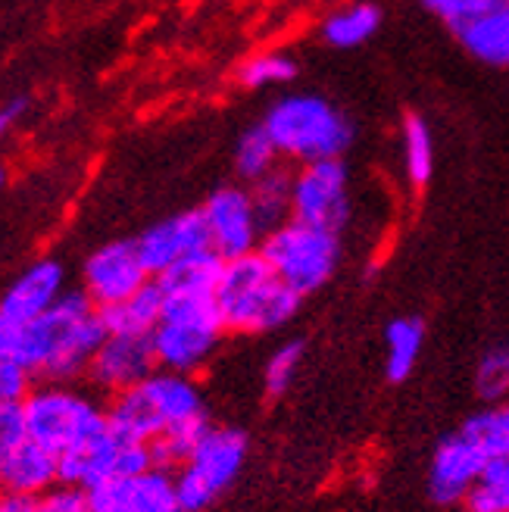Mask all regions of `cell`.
Listing matches in <instances>:
<instances>
[{"label": "cell", "instance_id": "14", "mask_svg": "<svg viewBox=\"0 0 509 512\" xmlns=\"http://www.w3.org/2000/svg\"><path fill=\"white\" fill-rule=\"evenodd\" d=\"M485 469H488V456L481 453L463 431L450 434L447 441L438 444L435 456H431V469H428L431 500L441 506L463 503Z\"/></svg>", "mask_w": 509, "mask_h": 512}, {"label": "cell", "instance_id": "38", "mask_svg": "<svg viewBox=\"0 0 509 512\" xmlns=\"http://www.w3.org/2000/svg\"><path fill=\"white\" fill-rule=\"evenodd\" d=\"M463 4H466V0H422V7H425L431 16L444 19V22H450L456 13H460V10H463Z\"/></svg>", "mask_w": 509, "mask_h": 512}, {"label": "cell", "instance_id": "21", "mask_svg": "<svg viewBox=\"0 0 509 512\" xmlns=\"http://www.w3.org/2000/svg\"><path fill=\"white\" fill-rule=\"evenodd\" d=\"M225 260L213 250H197L188 253L185 260L172 263L166 272H160L154 281L166 297H182V294H216V285L222 278Z\"/></svg>", "mask_w": 509, "mask_h": 512}, {"label": "cell", "instance_id": "30", "mask_svg": "<svg viewBox=\"0 0 509 512\" xmlns=\"http://www.w3.org/2000/svg\"><path fill=\"white\" fill-rule=\"evenodd\" d=\"M463 506L466 512H509V456L488 463Z\"/></svg>", "mask_w": 509, "mask_h": 512}, {"label": "cell", "instance_id": "26", "mask_svg": "<svg viewBox=\"0 0 509 512\" xmlns=\"http://www.w3.org/2000/svg\"><path fill=\"white\" fill-rule=\"evenodd\" d=\"M250 200L263 225V235L272 232L275 225L291 219V175L275 166L272 172L257 178V182H250Z\"/></svg>", "mask_w": 509, "mask_h": 512}, {"label": "cell", "instance_id": "4", "mask_svg": "<svg viewBox=\"0 0 509 512\" xmlns=\"http://www.w3.org/2000/svg\"><path fill=\"white\" fill-rule=\"evenodd\" d=\"M225 335L216 306V294H182L166 297L163 319L154 328L157 366L169 372L191 375L210 360Z\"/></svg>", "mask_w": 509, "mask_h": 512}, {"label": "cell", "instance_id": "29", "mask_svg": "<svg viewBox=\"0 0 509 512\" xmlns=\"http://www.w3.org/2000/svg\"><path fill=\"white\" fill-rule=\"evenodd\" d=\"M294 79H297V63H294V57L282 54V50H266V54H253L238 69V82L244 88H250V91L288 85Z\"/></svg>", "mask_w": 509, "mask_h": 512}, {"label": "cell", "instance_id": "17", "mask_svg": "<svg viewBox=\"0 0 509 512\" xmlns=\"http://www.w3.org/2000/svg\"><path fill=\"white\" fill-rule=\"evenodd\" d=\"M60 294H63V266L57 260H41L25 269L7 288V294L0 297V313L25 325L47 313L60 300Z\"/></svg>", "mask_w": 509, "mask_h": 512}, {"label": "cell", "instance_id": "34", "mask_svg": "<svg viewBox=\"0 0 509 512\" xmlns=\"http://www.w3.org/2000/svg\"><path fill=\"white\" fill-rule=\"evenodd\" d=\"M32 391V372L13 360H0V403H22Z\"/></svg>", "mask_w": 509, "mask_h": 512}, {"label": "cell", "instance_id": "27", "mask_svg": "<svg viewBox=\"0 0 509 512\" xmlns=\"http://www.w3.org/2000/svg\"><path fill=\"white\" fill-rule=\"evenodd\" d=\"M460 431L488 456V463L509 456V406L481 409V413H475L463 422Z\"/></svg>", "mask_w": 509, "mask_h": 512}, {"label": "cell", "instance_id": "23", "mask_svg": "<svg viewBox=\"0 0 509 512\" xmlns=\"http://www.w3.org/2000/svg\"><path fill=\"white\" fill-rule=\"evenodd\" d=\"M378 29H381V10L372 0H356V4L335 10L322 22V38L325 44H332L338 50H350L375 38Z\"/></svg>", "mask_w": 509, "mask_h": 512}, {"label": "cell", "instance_id": "9", "mask_svg": "<svg viewBox=\"0 0 509 512\" xmlns=\"http://www.w3.org/2000/svg\"><path fill=\"white\" fill-rule=\"evenodd\" d=\"M291 219L341 235L350 219V172L344 160H316L291 172Z\"/></svg>", "mask_w": 509, "mask_h": 512}, {"label": "cell", "instance_id": "16", "mask_svg": "<svg viewBox=\"0 0 509 512\" xmlns=\"http://www.w3.org/2000/svg\"><path fill=\"white\" fill-rule=\"evenodd\" d=\"M91 512H182L175 497V478L150 469L132 478H113L88 491Z\"/></svg>", "mask_w": 509, "mask_h": 512}, {"label": "cell", "instance_id": "20", "mask_svg": "<svg viewBox=\"0 0 509 512\" xmlns=\"http://www.w3.org/2000/svg\"><path fill=\"white\" fill-rule=\"evenodd\" d=\"M163 303H166V294L160 291L157 281L150 278L132 297H125L122 303H113V306H104V310H97V313L104 319L107 335H154V328L163 319Z\"/></svg>", "mask_w": 509, "mask_h": 512}, {"label": "cell", "instance_id": "39", "mask_svg": "<svg viewBox=\"0 0 509 512\" xmlns=\"http://www.w3.org/2000/svg\"><path fill=\"white\" fill-rule=\"evenodd\" d=\"M4 182H7V175H4V169H0V188H4Z\"/></svg>", "mask_w": 509, "mask_h": 512}, {"label": "cell", "instance_id": "15", "mask_svg": "<svg viewBox=\"0 0 509 512\" xmlns=\"http://www.w3.org/2000/svg\"><path fill=\"white\" fill-rule=\"evenodd\" d=\"M135 244H138L141 263L147 266L150 278H157L172 263L185 260L188 253L207 250L210 232H207V222H203L200 210H185V213H175L157 225H150Z\"/></svg>", "mask_w": 509, "mask_h": 512}, {"label": "cell", "instance_id": "35", "mask_svg": "<svg viewBox=\"0 0 509 512\" xmlns=\"http://www.w3.org/2000/svg\"><path fill=\"white\" fill-rule=\"evenodd\" d=\"M19 322L7 319L0 313V360H13V347H16V338H19Z\"/></svg>", "mask_w": 509, "mask_h": 512}, {"label": "cell", "instance_id": "18", "mask_svg": "<svg viewBox=\"0 0 509 512\" xmlns=\"http://www.w3.org/2000/svg\"><path fill=\"white\" fill-rule=\"evenodd\" d=\"M60 484V456L35 441H19L0 472V491L41 497Z\"/></svg>", "mask_w": 509, "mask_h": 512}, {"label": "cell", "instance_id": "37", "mask_svg": "<svg viewBox=\"0 0 509 512\" xmlns=\"http://www.w3.org/2000/svg\"><path fill=\"white\" fill-rule=\"evenodd\" d=\"M29 110V100L25 97H16V100H10V104H4L0 107V138H4L10 128H13V122Z\"/></svg>", "mask_w": 509, "mask_h": 512}, {"label": "cell", "instance_id": "33", "mask_svg": "<svg viewBox=\"0 0 509 512\" xmlns=\"http://www.w3.org/2000/svg\"><path fill=\"white\" fill-rule=\"evenodd\" d=\"M25 441V422H22V406L19 403H0V472H4L7 456L13 447Z\"/></svg>", "mask_w": 509, "mask_h": 512}, {"label": "cell", "instance_id": "8", "mask_svg": "<svg viewBox=\"0 0 509 512\" xmlns=\"http://www.w3.org/2000/svg\"><path fill=\"white\" fill-rule=\"evenodd\" d=\"M154 469V453L144 441H129L110 425L94 438L60 453V484L94 491L113 478H132Z\"/></svg>", "mask_w": 509, "mask_h": 512}, {"label": "cell", "instance_id": "5", "mask_svg": "<svg viewBox=\"0 0 509 512\" xmlns=\"http://www.w3.org/2000/svg\"><path fill=\"white\" fill-rule=\"evenodd\" d=\"M260 253L291 291L307 297L325 288L328 278L335 275L341 263V235L310 222L288 219L263 235Z\"/></svg>", "mask_w": 509, "mask_h": 512}, {"label": "cell", "instance_id": "22", "mask_svg": "<svg viewBox=\"0 0 509 512\" xmlns=\"http://www.w3.org/2000/svg\"><path fill=\"white\" fill-rule=\"evenodd\" d=\"M425 347V325L416 316H400L385 328V375L400 384L413 375Z\"/></svg>", "mask_w": 509, "mask_h": 512}, {"label": "cell", "instance_id": "19", "mask_svg": "<svg viewBox=\"0 0 509 512\" xmlns=\"http://www.w3.org/2000/svg\"><path fill=\"white\" fill-rule=\"evenodd\" d=\"M107 341V328H104V319H100V313H88L85 319L75 322L66 335L60 338L54 356H50V363L44 366V378L50 381H69L75 375H85L97 347Z\"/></svg>", "mask_w": 509, "mask_h": 512}, {"label": "cell", "instance_id": "31", "mask_svg": "<svg viewBox=\"0 0 509 512\" xmlns=\"http://www.w3.org/2000/svg\"><path fill=\"white\" fill-rule=\"evenodd\" d=\"M475 391L488 403H500L503 397H509V347L506 344L485 350V356L478 360Z\"/></svg>", "mask_w": 509, "mask_h": 512}, {"label": "cell", "instance_id": "12", "mask_svg": "<svg viewBox=\"0 0 509 512\" xmlns=\"http://www.w3.org/2000/svg\"><path fill=\"white\" fill-rule=\"evenodd\" d=\"M150 281L135 241H113L94 250L85 263V294L97 310L122 303Z\"/></svg>", "mask_w": 509, "mask_h": 512}, {"label": "cell", "instance_id": "25", "mask_svg": "<svg viewBox=\"0 0 509 512\" xmlns=\"http://www.w3.org/2000/svg\"><path fill=\"white\" fill-rule=\"evenodd\" d=\"M403 172L413 188H425L435 175V138L422 116L403 119Z\"/></svg>", "mask_w": 509, "mask_h": 512}, {"label": "cell", "instance_id": "6", "mask_svg": "<svg viewBox=\"0 0 509 512\" xmlns=\"http://www.w3.org/2000/svg\"><path fill=\"white\" fill-rule=\"evenodd\" d=\"M22 422L25 438L54 450L57 456L69 447L82 444L94 434H100L110 425V416L85 394H75L57 384H44V388L29 391L22 403Z\"/></svg>", "mask_w": 509, "mask_h": 512}, {"label": "cell", "instance_id": "36", "mask_svg": "<svg viewBox=\"0 0 509 512\" xmlns=\"http://www.w3.org/2000/svg\"><path fill=\"white\" fill-rule=\"evenodd\" d=\"M0 512H38V497L0 491Z\"/></svg>", "mask_w": 509, "mask_h": 512}, {"label": "cell", "instance_id": "28", "mask_svg": "<svg viewBox=\"0 0 509 512\" xmlns=\"http://www.w3.org/2000/svg\"><path fill=\"white\" fill-rule=\"evenodd\" d=\"M278 166V150L266 132V125H250L241 132L238 144H235V169L247 182H257L266 172H272Z\"/></svg>", "mask_w": 509, "mask_h": 512}, {"label": "cell", "instance_id": "10", "mask_svg": "<svg viewBox=\"0 0 509 512\" xmlns=\"http://www.w3.org/2000/svg\"><path fill=\"white\" fill-rule=\"evenodd\" d=\"M203 222L210 232V247L222 256V260H235V256L260 250L263 241V225L253 210V200L247 188L225 185L207 197L200 207Z\"/></svg>", "mask_w": 509, "mask_h": 512}, {"label": "cell", "instance_id": "1", "mask_svg": "<svg viewBox=\"0 0 509 512\" xmlns=\"http://www.w3.org/2000/svg\"><path fill=\"white\" fill-rule=\"evenodd\" d=\"M300 294L291 291L260 250L225 260L216 285V306L225 331L260 335L288 325L300 310Z\"/></svg>", "mask_w": 509, "mask_h": 512}, {"label": "cell", "instance_id": "24", "mask_svg": "<svg viewBox=\"0 0 509 512\" xmlns=\"http://www.w3.org/2000/svg\"><path fill=\"white\" fill-rule=\"evenodd\" d=\"M213 425L207 416H194V419H185V422H175L169 425L157 441H150V453H154V469H182L188 463V456L194 453V447L203 441V434H207Z\"/></svg>", "mask_w": 509, "mask_h": 512}, {"label": "cell", "instance_id": "32", "mask_svg": "<svg viewBox=\"0 0 509 512\" xmlns=\"http://www.w3.org/2000/svg\"><path fill=\"white\" fill-rule=\"evenodd\" d=\"M300 363H303V341H288L269 356L266 375H263L269 397H282L291 388Z\"/></svg>", "mask_w": 509, "mask_h": 512}, {"label": "cell", "instance_id": "11", "mask_svg": "<svg viewBox=\"0 0 509 512\" xmlns=\"http://www.w3.org/2000/svg\"><path fill=\"white\" fill-rule=\"evenodd\" d=\"M447 29L472 60L509 69V0H466Z\"/></svg>", "mask_w": 509, "mask_h": 512}, {"label": "cell", "instance_id": "3", "mask_svg": "<svg viewBox=\"0 0 509 512\" xmlns=\"http://www.w3.org/2000/svg\"><path fill=\"white\" fill-rule=\"evenodd\" d=\"M203 413L200 391L194 381L182 372L160 369L147 375L135 388L113 397V406L107 409L110 428L119 431L129 441H157L160 434L175 425Z\"/></svg>", "mask_w": 509, "mask_h": 512}, {"label": "cell", "instance_id": "7", "mask_svg": "<svg viewBox=\"0 0 509 512\" xmlns=\"http://www.w3.org/2000/svg\"><path fill=\"white\" fill-rule=\"evenodd\" d=\"M247 459V438L235 428H210L175 475V497L182 512H203L228 491Z\"/></svg>", "mask_w": 509, "mask_h": 512}, {"label": "cell", "instance_id": "2", "mask_svg": "<svg viewBox=\"0 0 509 512\" xmlns=\"http://www.w3.org/2000/svg\"><path fill=\"white\" fill-rule=\"evenodd\" d=\"M266 132L278 157L294 163L341 160L353 144V122L319 94H288L269 107Z\"/></svg>", "mask_w": 509, "mask_h": 512}, {"label": "cell", "instance_id": "13", "mask_svg": "<svg viewBox=\"0 0 509 512\" xmlns=\"http://www.w3.org/2000/svg\"><path fill=\"white\" fill-rule=\"evenodd\" d=\"M157 372V353L150 335H107L97 347L88 366V378L97 388L110 391L113 397L135 388L147 375Z\"/></svg>", "mask_w": 509, "mask_h": 512}]
</instances>
